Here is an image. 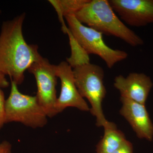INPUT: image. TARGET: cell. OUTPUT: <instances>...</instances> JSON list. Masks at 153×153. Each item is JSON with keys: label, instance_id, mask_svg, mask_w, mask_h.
I'll use <instances>...</instances> for the list:
<instances>
[{"label": "cell", "instance_id": "14", "mask_svg": "<svg viewBox=\"0 0 153 153\" xmlns=\"http://www.w3.org/2000/svg\"><path fill=\"white\" fill-rule=\"evenodd\" d=\"M113 153H133V146L130 142L126 140L122 145Z\"/></svg>", "mask_w": 153, "mask_h": 153}, {"label": "cell", "instance_id": "10", "mask_svg": "<svg viewBox=\"0 0 153 153\" xmlns=\"http://www.w3.org/2000/svg\"><path fill=\"white\" fill-rule=\"evenodd\" d=\"M114 85L121 97L145 105L153 83L150 77L143 73H131L126 77L116 76Z\"/></svg>", "mask_w": 153, "mask_h": 153}, {"label": "cell", "instance_id": "4", "mask_svg": "<svg viewBox=\"0 0 153 153\" xmlns=\"http://www.w3.org/2000/svg\"><path fill=\"white\" fill-rule=\"evenodd\" d=\"M65 18L68 23V32L88 55H98L108 68H112L118 62L127 58L126 52L108 47L103 41L101 33L80 23L74 15H68Z\"/></svg>", "mask_w": 153, "mask_h": 153}, {"label": "cell", "instance_id": "17", "mask_svg": "<svg viewBox=\"0 0 153 153\" xmlns=\"http://www.w3.org/2000/svg\"><path fill=\"white\" fill-rule=\"evenodd\" d=\"M1 13V11H0V13Z\"/></svg>", "mask_w": 153, "mask_h": 153}, {"label": "cell", "instance_id": "2", "mask_svg": "<svg viewBox=\"0 0 153 153\" xmlns=\"http://www.w3.org/2000/svg\"><path fill=\"white\" fill-rule=\"evenodd\" d=\"M74 15L83 25L102 34L120 38L132 47L144 44L142 38L116 15L108 0H89Z\"/></svg>", "mask_w": 153, "mask_h": 153}, {"label": "cell", "instance_id": "11", "mask_svg": "<svg viewBox=\"0 0 153 153\" xmlns=\"http://www.w3.org/2000/svg\"><path fill=\"white\" fill-rule=\"evenodd\" d=\"M126 140L123 132L116 125L104 128L103 137L96 146V153H113Z\"/></svg>", "mask_w": 153, "mask_h": 153}, {"label": "cell", "instance_id": "12", "mask_svg": "<svg viewBox=\"0 0 153 153\" xmlns=\"http://www.w3.org/2000/svg\"><path fill=\"white\" fill-rule=\"evenodd\" d=\"M89 0H50L49 2L57 12L59 19L68 15H74Z\"/></svg>", "mask_w": 153, "mask_h": 153}, {"label": "cell", "instance_id": "9", "mask_svg": "<svg viewBox=\"0 0 153 153\" xmlns=\"http://www.w3.org/2000/svg\"><path fill=\"white\" fill-rule=\"evenodd\" d=\"M122 106L120 111L140 139L152 141L153 139V123L145 105L120 97Z\"/></svg>", "mask_w": 153, "mask_h": 153}, {"label": "cell", "instance_id": "15", "mask_svg": "<svg viewBox=\"0 0 153 153\" xmlns=\"http://www.w3.org/2000/svg\"><path fill=\"white\" fill-rule=\"evenodd\" d=\"M12 146L9 142L3 141L0 143V153H11Z\"/></svg>", "mask_w": 153, "mask_h": 153}, {"label": "cell", "instance_id": "7", "mask_svg": "<svg viewBox=\"0 0 153 153\" xmlns=\"http://www.w3.org/2000/svg\"><path fill=\"white\" fill-rule=\"evenodd\" d=\"M56 74L61 82L60 96L57 99L56 108L57 114L69 107L79 110L90 111V108L78 91L74 80L73 69L69 63L63 61L55 66Z\"/></svg>", "mask_w": 153, "mask_h": 153}, {"label": "cell", "instance_id": "1", "mask_svg": "<svg viewBox=\"0 0 153 153\" xmlns=\"http://www.w3.org/2000/svg\"><path fill=\"white\" fill-rule=\"evenodd\" d=\"M23 13L3 22L0 33V72L17 85L25 79V71L42 56L38 46L28 44L23 34Z\"/></svg>", "mask_w": 153, "mask_h": 153}, {"label": "cell", "instance_id": "8", "mask_svg": "<svg viewBox=\"0 0 153 153\" xmlns=\"http://www.w3.org/2000/svg\"><path fill=\"white\" fill-rule=\"evenodd\" d=\"M127 25L141 27L153 23V0H108Z\"/></svg>", "mask_w": 153, "mask_h": 153}, {"label": "cell", "instance_id": "13", "mask_svg": "<svg viewBox=\"0 0 153 153\" xmlns=\"http://www.w3.org/2000/svg\"><path fill=\"white\" fill-rule=\"evenodd\" d=\"M5 103L4 94L0 87V129L6 123Z\"/></svg>", "mask_w": 153, "mask_h": 153}, {"label": "cell", "instance_id": "3", "mask_svg": "<svg viewBox=\"0 0 153 153\" xmlns=\"http://www.w3.org/2000/svg\"><path fill=\"white\" fill-rule=\"evenodd\" d=\"M73 71L78 91L83 98L87 99L91 105L90 111L96 118L97 126L105 128L113 126L114 123L105 118L102 105L106 94L103 68L89 62L75 66Z\"/></svg>", "mask_w": 153, "mask_h": 153}, {"label": "cell", "instance_id": "16", "mask_svg": "<svg viewBox=\"0 0 153 153\" xmlns=\"http://www.w3.org/2000/svg\"><path fill=\"white\" fill-rule=\"evenodd\" d=\"M9 85V82L6 79V76L0 72V87L5 88L7 87Z\"/></svg>", "mask_w": 153, "mask_h": 153}, {"label": "cell", "instance_id": "6", "mask_svg": "<svg viewBox=\"0 0 153 153\" xmlns=\"http://www.w3.org/2000/svg\"><path fill=\"white\" fill-rule=\"evenodd\" d=\"M55 66L51 64L47 58L42 56L28 69L36 78L37 86L36 98L47 117H49L57 114L55 108L57 99Z\"/></svg>", "mask_w": 153, "mask_h": 153}, {"label": "cell", "instance_id": "5", "mask_svg": "<svg viewBox=\"0 0 153 153\" xmlns=\"http://www.w3.org/2000/svg\"><path fill=\"white\" fill-rule=\"evenodd\" d=\"M11 91L6 100V123L19 122L33 128L43 127L47 124V114L36 96L23 94L18 85L11 80Z\"/></svg>", "mask_w": 153, "mask_h": 153}]
</instances>
